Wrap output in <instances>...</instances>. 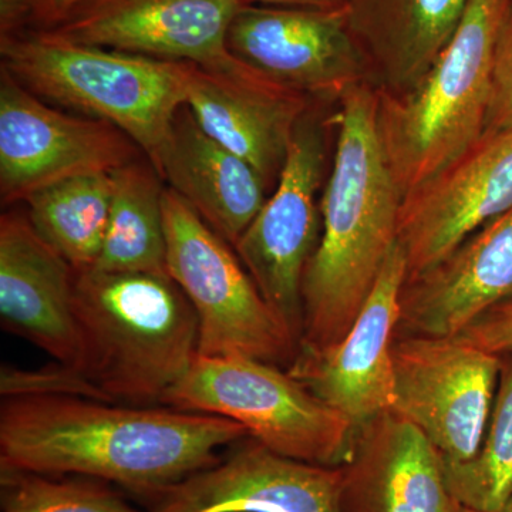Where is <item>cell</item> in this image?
I'll list each match as a JSON object with an SVG mask.
<instances>
[{
  "label": "cell",
  "mask_w": 512,
  "mask_h": 512,
  "mask_svg": "<svg viewBox=\"0 0 512 512\" xmlns=\"http://www.w3.org/2000/svg\"><path fill=\"white\" fill-rule=\"evenodd\" d=\"M248 436L237 421L173 407L63 394H20L0 404V467L97 478L151 501Z\"/></svg>",
  "instance_id": "6da1fadb"
},
{
  "label": "cell",
  "mask_w": 512,
  "mask_h": 512,
  "mask_svg": "<svg viewBox=\"0 0 512 512\" xmlns=\"http://www.w3.org/2000/svg\"><path fill=\"white\" fill-rule=\"evenodd\" d=\"M79 352L72 366L13 370L15 394H63L161 406L198 355V319L170 275L76 272Z\"/></svg>",
  "instance_id": "7a4b0ae2"
},
{
  "label": "cell",
  "mask_w": 512,
  "mask_h": 512,
  "mask_svg": "<svg viewBox=\"0 0 512 512\" xmlns=\"http://www.w3.org/2000/svg\"><path fill=\"white\" fill-rule=\"evenodd\" d=\"M338 143L322 201V232L302 284L299 346L323 349L352 328L397 245L403 197L382 140L372 82L339 97Z\"/></svg>",
  "instance_id": "3957f363"
},
{
  "label": "cell",
  "mask_w": 512,
  "mask_h": 512,
  "mask_svg": "<svg viewBox=\"0 0 512 512\" xmlns=\"http://www.w3.org/2000/svg\"><path fill=\"white\" fill-rule=\"evenodd\" d=\"M507 6L508 0H470L453 39L419 82L400 93L377 89L380 140L402 197L484 136Z\"/></svg>",
  "instance_id": "277c9868"
},
{
  "label": "cell",
  "mask_w": 512,
  "mask_h": 512,
  "mask_svg": "<svg viewBox=\"0 0 512 512\" xmlns=\"http://www.w3.org/2000/svg\"><path fill=\"white\" fill-rule=\"evenodd\" d=\"M0 56L16 82L119 128L151 164L187 101L190 63L80 45L40 29L0 37Z\"/></svg>",
  "instance_id": "5b68a950"
},
{
  "label": "cell",
  "mask_w": 512,
  "mask_h": 512,
  "mask_svg": "<svg viewBox=\"0 0 512 512\" xmlns=\"http://www.w3.org/2000/svg\"><path fill=\"white\" fill-rule=\"evenodd\" d=\"M161 406L237 421L269 450L318 466H342L355 433L288 370L244 356H195Z\"/></svg>",
  "instance_id": "8992f818"
},
{
  "label": "cell",
  "mask_w": 512,
  "mask_h": 512,
  "mask_svg": "<svg viewBox=\"0 0 512 512\" xmlns=\"http://www.w3.org/2000/svg\"><path fill=\"white\" fill-rule=\"evenodd\" d=\"M167 271L198 319V355L244 356L288 369L299 348L241 259L177 192L164 191Z\"/></svg>",
  "instance_id": "52a82bcc"
},
{
  "label": "cell",
  "mask_w": 512,
  "mask_h": 512,
  "mask_svg": "<svg viewBox=\"0 0 512 512\" xmlns=\"http://www.w3.org/2000/svg\"><path fill=\"white\" fill-rule=\"evenodd\" d=\"M394 413L412 423L443 460L476 456L493 409L501 356L460 336L396 335Z\"/></svg>",
  "instance_id": "ba28073f"
},
{
  "label": "cell",
  "mask_w": 512,
  "mask_h": 512,
  "mask_svg": "<svg viewBox=\"0 0 512 512\" xmlns=\"http://www.w3.org/2000/svg\"><path fill=\"white\" fill-rule=\"evenodd\" d=\"M325 157V126L309 110L295 128L275 191L234 247L258 291L299 342L303 275L322 231L316 195Z\"/></svg>",
  "instance_id": "9c48e42d"
},
{
  "label": "cell",
  "mask_w": 512,
  "mask_h": 512,
  "mask_svg": "<svg viewBox=\"0 0 512 512\" xmlns=\"http://www.w3.org/2000/svg\"><path fill=\"white\" fill-rule=\"evenodd\" d=\"M0 194L3 204L77 175L111 173L136 160V144L106 121L73 116L0 74Z\"/></svg>",
  "instance_id": "30bf717a"
},
{
  "label": "cell",
  "mask_w": 512,
  "mask_h": 512,
  "mask_svg": "<svg viewBox=\"0 0 512 512\" xmlns=\"http://www.w3.org/2000/svg\"><path fill=\"white\" fill-rule=\"evenodd\" d=\"M228 49L266 79L308 97L339 100L350 87L372 82L369 62L349 28L345 8L248 3L232 22Z\"/></svg>",
  "instance_id": "8fae6325"
},
{
  "label": "cell",
  "mask_w": 512,
  "mask_h": 512,
  "mask_svg": "<svg viewBox=\"0 0 512 512\" xmlns=\"http://www.w3.org/2000/svg\"><path fill=\"white\" fill-rule=\"evenodd\" d=\"M245 0H84L47 32L131 55L231 72L228 33Z\"/></svg>",
  "instance_id": "7c38bea8"
},
{
  "label": "cell",
  "mask_w": 512,
  "mask_h": 512,
  "mask_svg": "<svg viewBox=\"0 0 512 512\" xmlns=\"http://www.w3.org/2000/svg\"><path fill=\"white\" fill-rule=\"evenodd\" d=\"M512 208V128L484 134L430 181L404 195L397 244L407 278L427 271Z\"/></svg>",
  "instance_id": "4fadbf2b"
},
{
  "label": "cell",
  "mask_w": 512,
  "mask_h": 512,
  "mask_svg": "<svg viewBox=\"0 0 512 512\" xmlns=\"http://www.w3.org/2000/svg\"><path fill=\"white\" fill-rule=\"evenodd\" d=\"M406 278V258L397 244L349 332L328 348L299 346L286 369L355 427L392 409V349Z\"/></svg>",
  "instance_id": "5bb4252c"
},
{
  "label": "cell",
  "mask_w": 512,
  "mask_h": 512,
  "mask_svg": "<svg viewBox=\"0 0 512 512\" xmlns=\"http://www.w3.org/2000/svg\"><path fill=\"white\" fill-rule=\"evenodd\" d=\"M340 484V467L281 456L248 436L147 512H340Z\"/></svg>",
  "instance_id": "9a60e30c"
},
{
  "label": "cell",
  "mask_w": 512,
  "mask_h": 512,
  "mask_svg": "<svg viewBox=\"0 0 512 512\" xmlns=\"http://www.w3.org/2000/svg\"><path fill=\"white\" fill-rule=\"evenodd\" d=\"M308 100L242 62L224 73L188 64L185 106L192 117L212 140L251 164L268 188L278 184Z\"/></svg>",
  "instance_id": "2e32d148"
},
{
  "label": "cell",
  "mask_w": 512,
  "mask_h": 512,
  "mask_svg": "<svg viewBox=\"0 0 512 512\" xmlns=\"http://www.w3.org/2000/svg\"><path fill=\"white\" fill-rule=\"evenodd\" d=\"M340 467V512H461L443 457L409 421L386 410L355 427Z\"/></svg>",
  "instance_id": "e0dca14e"
},
{
  "label": "cell",
  "mask_w": 512,
  "mask_h": 512,
  "mask_svg": "<svg viewBox=\"0 0 512 512\" xmlns=\"http://www.w3.org/2000/svg\"><path fill=\"white\" fill-rule=\"evenodd\" d=\"M512 299V208L464 239L400 292L396 335L457 336Z\"/></svg>",
  "instance_id": "ac0fdd59"
},
{
  "label": "cell",
  "mask_w": 512,
  "mask_h": 512,
  "mask_svg": "<svg viewBox=\"0 0 512 512\" xmlns=\"http://www.w3.org/2000/svg\"><path fill=\"white\" fill-rule=\"evenodd\" d=\"M76 271L37 234L28 217L0 218V322L59 365L72 366L79 352L74 316Z\"/></svg>",
  "instance_id": "d6986e66"
},
{
  "label": "cell",
  "mask_w": 512,
  "mask_h": 512,
  "mask_svg": "<svg viewBox=\"0 0 512 512\" xmlns=\"http://www.w3.org/2000/svg\"><path fill=\"white\" fill-rule=\"evenodd\" d=\"M153 165L168 188L232 248L268 200V185L258 171L212 140L185 104Z\"/></svg>",
  "instance_id": "ffe728a7"
},
{
  "label": "cell",
  "mask_w": 512,
  "mask_h": 512,
  "mask_svg": "<svg viewBox=\"0 0 512 512\" xmlns=\"http://www.w3.org/2000/svg\"><path fill=\"white\" fill-rule=\"evenodd\" d=\"M470 0H348L349 28L372 82L400 93L419 82L460 26Z\"/></svg>",
  "instance_id": "44dd1931"
},
{
  "label": "cell",
  "mask_w": 512,
  "mask_h": 512,
  "mask_svg": "<svg viewBox=\"0 0 512 512\" xmlns=\"http://www.w3.org/2000/svg\"><path fill=\"white\" fill-rule=\"evenodd\" d=\"M109 227L94 269L120 274L168 275L163 178L140 160L111 171Z\"/></svg>",
  "instance_id": "7402d4cb"
},
{
  "label": "cell",
  "mask_w": 512,
  "mask_h": 512,
  "mask_svg": "<svg viewBox=\"0 0 512 512\" xmlns=\"http://www.w3.org/2000/svg\"><path fill=\"white\" fill-rule=\"evenodd\" d=\"M111 195V174L96 173L49 185L25 202L37 234L80 272L99 261L109 227Z\"/></svg>",
  "instance_id": "603a6c76"
},
{
  "label": "cell",
  "mask_w": 512,
  "mask_h": 512,
  "mask_svg": "<svg viewBox=\"0 0 512 512\" xmlns=\"http://www.w3.org/2000/svg\"><path fill=\"white\" fill-rule=\"evenodd\" d=\"M443 466L461 508L495 511L512 498V355L501 356L493 409L476 456L461 463L443 460Z\"/></svg>",
  "instance_id": "cb8c5ba5"
},
{
  "label": "cell",
  "mask_w": 512,
  "mask_h": 512,
  "mask_svg": "<svg viewBox=\"0 0 512 512\" xmlns=\"http://www.w3.org/2000/svg\"><path fill=\"white\" fill-rule=\"evenodd\" d=\"M0 507L2 512H143L106 481L9 467H0Z\"/></svg>",
  "instance_id": "d4e9b609"
},
{
  "label": "cell",
  "mask_w": 512,
  "mask_h": 512,
  "mask_svg": "<svg viewBox=\"0 0 512 512\" xmlns=\"http://www.w3.org/2000/svg\"><path fill=\"white\" fill-rule=\"evenodd\" d=\"M507 128H512V0H508L495 45L493 96L484 134Z\"/></svg>",
  "instance_id": "484cf974"
},
{
  "label": "cell",
  "mask_w": 512,
  "mask_h": 512,
  "mask_svg": "<svg viewBox=\"0 0 512 512\" xmlns=\"http://www.w3.org/2000/svg\"><path fill=\"white\" fill-rule=\"evenodd\" d=\"M457 336L494 355H512V299L485 312Z\"/></svg>",
  "instance_id": "4316f807"
},
{
  "label": "cell",
  "mask_w": 512,
  "mask_h": 512,
  "mask_svg": "<svg viewBox=\"0 0 512 512\" xmlns=\"http://www.w3.org/2000/svg\"><path fill=\"white\" fill-rule=\"evenodd\" d=\"M32 20V0H0V37L25 32Z\"/></svg>",
  "instance_id": "83f0119b"
},
{
  "label": "cell",
  "mask_w": 512,
  "mask_h": 512,
  "mask_svg": "<svg viewBox=\"0 0 512 512\" xmlns=\"http://www.w3.org/2000/svg\"><path fill=\"white\" fill-rule=\"evenodd\" d=\"M33 25L37 29H50L59 25L84 0H32Z\"/></svg>",
  "instance_id": "f1b7e54d"
},
{
  "label": "cell",
  "mask_w": 512,
  "mask_h": 512,
  "mask_svg": "<svg viewBox=\"0 0 512 512\" xmlns=\"http://www.w3.org/2000/svg\"><path fill=\"white\" fill-rule=\"evenodd\" d=\"M249 5L276 6V8H298L333 10L346 8L348 0H245Z\"/></svg>",
  "instance_id": "f546056e"
},
{
  "label": "cell",
  "mask_w": 512,
  "mask_h": 512,
  "mask_svg": "<svg viewBox=\"0 0 512 512\" xmlns=\"http://www.w3.org/2000/svg\"><path fill=\"white\" fill-rule=\"evenodd\" d=\"M461 512H480V511H471V510H466V508H461ZM488 512H512V498H510V500H508L507 503H505L503 505V507L498 508V510L488 511Z\"/></svg>",
  "instance_id": "4dcf8cb0"
}]
</instances>
